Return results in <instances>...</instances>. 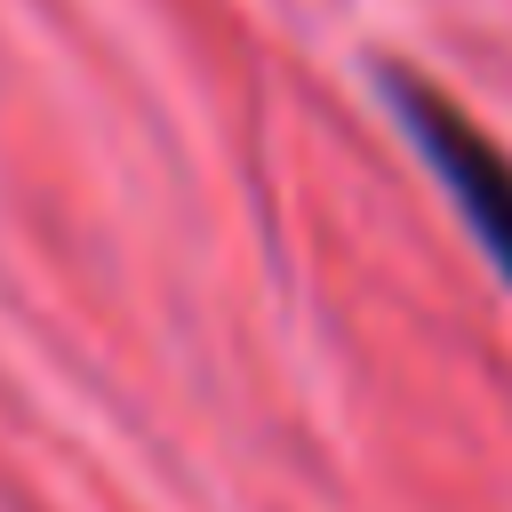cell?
Returning a JSON list of instances; mask_svg holds the SVG:
<instances>
[{
	"mask_svg": "<svg viewBox=\"0 0 512 512\" xmlns=\"http://www.w3.org/2000/svg\"><path fill=\"white\" fill-rule=\"evenodd\" d=\"M384 96H392V112H400V128H408V144L432 160V176L456 192V208H464V224L480 232V248L496 256V272L512 280V160H504V144L488 136V128H472L448 96H432L424 80H384Z\"/></svg>",
	"mask_w": 512,
	"mask_h": 512,
	"instance_id": "cell-1",
	"label": "cell"
}]
</instances>
